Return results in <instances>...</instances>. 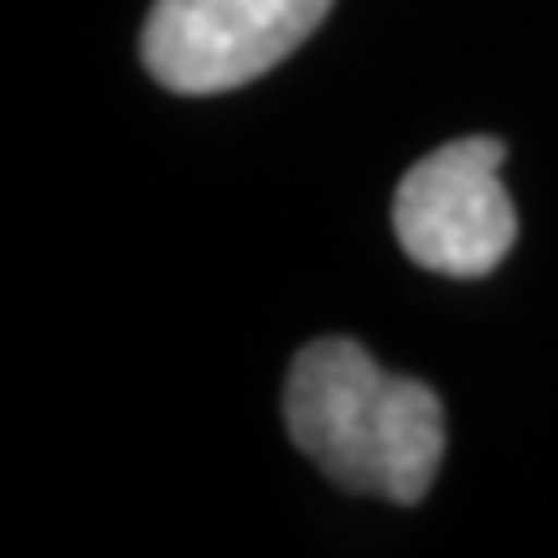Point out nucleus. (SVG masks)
Returning a JSON list of instances; mask_svg holds the SVG:
<instances>
[{"label":"nucleus","instance_id":"obj_3","mask_svg":"<svg viewBox=\"0 0 558 558\" xmlns=\"http://www.w3.org/2000/svg\"><path fill=\"white\" fill-rule=\"evenodd\" d=\"M326 11L331 0H156L140 62L171 94H228L290 58Z\"/></svg>","mask_w":558,"mask_h":558},{"label":"nucleus","instance_id":"obj_1","mask_svg":"<svg viewBox=\"0 0 558 558\" xmlns=\"http://www.w3.org/2000/svg\"><path fill=\"white\" fill-rule=\"evenodd\" d=\"M284 424L347 492H373L414 507L435 486L445 456V409L429 383L383 373L352 337L300 347L284 383Z\"/></svg>","mask_w":558,"mask_h":558},{"label":"nucleus","instance_id":"obj_2","mask_svg":"<svg viewBox=\"0 0 558 558\" xmlns=\"http://www.w3.org/2000/svg\"><path fill=\"white\" fill-rule=\"evenodd\" d=\"M507 145L497 135L450 140L409 166L393 192V233L418 269L486 279L518 243V207L501 186Z\"/></svg>","mask_w":558,"mask_h":558}]
</instances>
